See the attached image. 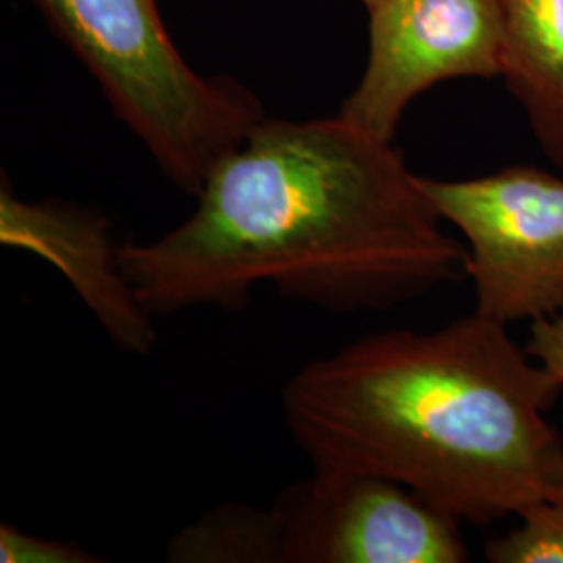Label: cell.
<instances>
[{"label": "cell", "mask_w": 563, "mask_h": 563, "mask_svg": "<svg viewBox=\"0 0 563 563\" xmlns=\"http://www.w3.org/2000/svg\"><path fill=\"white\" fill-rule=\"evenodd\" d=\"M180 225L120 246L153 316L242 311L274 286L334 313L384 311L465 276V246L395 148L336 118H263L216 163Z\"/></svg>", "instance_id": "6da1fadb"}, {"label": "cell", "mask_w": 563, "mask_h": 563, "mask_svg": "<svg viewBox=\"0 0 563 563\" xmlns=\"http://www.w3.org/2000/svg\"><path fill=\"white\" fill-rule=\"evenodd\" d=\"M563 384L472 313L434 332L386 330L302 365L282 390L313 470L383 476L460 522L516 518L563 478L549 420Z\"/></svg>", "instance_id": "7a4b0ae2"}, {"label": "cell", "mask_w": 563, "mask_h": 563, "mask_svg": "<svg viewBox=\"0 0 563 563\" xmlns=\"http://www.w3.org/2000/svg\"><path fill=\"white\" fill-rule=\"evenodd\" d=\"M97 80L115 118L195 197L216 163L265 118L230 78H202L169 38L157 0H34Z\"/></svg>", "instance_id": "3957f363"}, {"label": "cell", "mask_w": 563, "mask_h": 563, "mask_svg": "<svg viewBox=\"0 0 563 563\" xmlns=\"http://www.w3.org/2000/svg\"><path fill=\"white\" fill-rule=\"evenodd\" d=\"M420 186L465 241L476 313L505 325L563 313V178L507 165L467 180L420 176Z\"/></svg>", "instance_id": "277c9868"}, {"label": "cell", "mask_w": 563, "mask_h": 563, "mask_svg": "<svg viewBox=\"0 0 563 563\" xmlns=\"http://www.w3.org/2000/svg\"><path fill=\"white\" fill-rule=\"evenodd\" d=\"M284 563H463L462 522L402 484L313 470L272 505Z\"/></svg>", "instance_id": "5b68a950"}, {"label": "cell", "mask_w": 563, "mask_h": 563, "mask_svg": "<svg viewBox=\"0 0 563 563\" xmlns=\"http://www.w3.org/2000/svg\"><path fill=\"white\" fill-rule=\"evenodd\" d=\"M504 0H383L369 9V57L341 115L395 142L422 92L455 78L504 76Z\"/></svg>", "instance_id": "8992f818"}, {"label": "cell", "mask_w": 563, "mask_h": 563, "mask_svg": "<svg viewBox=\"0 0 563 563\" xmlns=\"http://www.w3.org/2000/svg\"><path fill=\"white\" fill-rule=\"evenodd\" d=\"M0 242L53 263L107 336L128 355H148L157 342L153 316L142 307L120 262L111 222L76 202L21 201L2 180Z\"/></svg>", "instance_id": "52a82bcc"}, {"label": "cell", "mask_w": 563, "mask_h": 563, "mask_svg": "<svg viewBox=\"0 0 563 563\" xmlns=\"http://www.w3.org/2000/svg\"><path fill=\"white\" fill-rule=\"evenodd\" d=\"M507 90L544 155L563 167V0H504Z\"/></svg>", "instance_id": "ba28073f"}, {"label": "cell", "mask_w": 563, "mask_h": 563, "mask_svg": "<svg viewBox=\"0 0 563 563\" xmlns=\"http://www.w3.org/2000/svg\"><path fill=\"white\" fill-rule=\"evenodd\" d=\"M172 563H284L274 509L228 501L184 526L167 544Z\"/></svg>", "instance_id": "9c48e42d"}, {"label": "cell", "mask_w": 563, "mask_h": 563, "mask_svg": "<svg viewBox=\"0 0 563 563\" xmlns=\"http://www.w3.org/2000/svg\"><path fill=\"white\" fill-rule=\"evenodd\" d=\"M518 523L488 541L490 563H563V478L516 516Z\"/></svg>", "instance_id": "30bf717a"}, {"label": "cell", "mask_w": 563, "mask_h": 563, "mask_svg": "<svg viewBox=\"0 0 563 563\" xmlns=\"http://www.w3.org/2000/svg\"><path fill=\"white\" fill-rule=\"evenodd\" d=\"M0 562L2 563H99L104 558L86 551L81 544L57 539H42L23 532L13 523H0Z\"/></svg>", "instance_id": "8fae6325"}, {"label": "cell", "mask_w": 563, "mask_h": 563, "mask_svg": "<svg viewBox=\"0 0 563 563\" xmlns=\"http://www.w3.org/2000/svg\"><path fill=\"white\" fill-rule=\"evenodd\" d=\"M523 346L563 384V313L530 323Z\"/></svg>", "instance_id": "7c38bea8"}, {"label": "cell", "mask_w": 563, "mask_h": 563, "mask_svg": "<svg viewBox=\"0 0 563 563\" xmlns=\"http://www.w3.org/2000/svg\"><path fill=\"white\" fill-rule=\"evenodd\" d=\"M362 2L365 4V7H367V11H369V9H374L376 4H380L383 0H362Z\"/></svg>", "instance_id": "4fadbf2b"}]
</instances>
